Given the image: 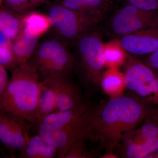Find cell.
Listing matches in <instances>:
<instances>
[{
    "label": "cell",
    "mask_w": 158,
    "mask_h": 158,
    "mask_svg": "<svg viewBox=\"0 0 158 158\" xmlns=\"http://www.w3.org/2000/svg\"><path fill=\"white\" fill-rule=\"evenodd\" d=\"M146 102L138 98L121 95L111 98L99 110L94 109L88 140L105 150L103 157H117L114 150L123 136L135 129L150 111Z\"/></svg>",
    "instance_id": "cell-1"
},
{
    "label": "cell",
    "mask_w": 158,
    "mask_h": 158,
    "mask_svg": "<svg viewBox=\"0 0 158 158\" xmlns=\"http://www.w3.org/2000/svg\"><path fill=\"white\" fill-rule=\"evenodd\" d=\"M11 73V79L0 97V111L34 123L43 81L28 62L19 65Z\"/></svg>",
    "instance_id": "cell-2"
},
{
    "label": "cell",
    "mask_w": 158,
    "mask_h": 158,
    "mask_svg": "<svg viewBox=\"0 0 158 158\" xmlns=\"http://www.w3.org/2000/svg\"><path fill=\"white\" fill-rule=\"evenodd\" d=\"M28 62L36 69L44 81L68 78L75 61L67 44L56 37L47 38L38 44Z\"/></svg>",
    "instance_id": "cell-3"
},
{
    "label": "cell",
    "mask_w": 158,
    "mask_h": 158,
    "mask_svg": "<svg viewBox=\"0 0 158 158\" xmlns=\"http://www.w3.org/2000/svg\"><path fill=\"white\" fill-rule=\"evenodd\" d=\"M48 15L57 37L66 44L95 29L103 19L69 9L59 4L51 6Z\"/></svg>",
    "instance_id": "cell-4"
},
{
    "label": "cell",
    "mask_w": 158,
    "mask_h": 158,
    "mask_svg": "<svg viewBox=\"0 0 158 158\" xmlns=\"http://www.w3.org/2000/svg\"><path fill=\"white\" fill-rule=\"evenodd\" d=\"M74 42L85 77L91 85L99 86L105 67L104 43L101 36L93 30L80 36Z\"/></svg>",
    "instance_id": "cell-5"
},
{
    "label": "cell",
    "mask_w": 158,
    "mask_h": 158,
    "mask_svg": "<svg viewBox=\"0 0 158 158\" xmlns=\"http://www.w3.org/2000/svg\"><path fill=\"white\" fill-rule=\"evenodd\" d=\"M124 65L126 87L147 102L158 105V77L154 71L128 53Z\"/></svg>",
    "instance_id": "cell-6"
},
{
    "label": "cell",
    "mask_w": 158,
    "mask_h": 158,
    "mask_svg": "<svg viewBox=\"0 0 158 158\" xmlns=\"http://www.w3.org/2000/svg\"><path fill=\"white\" fill-rule=\"evenodd\" d=\"M158 26V11H147L127 5L118 9L109 21V30L121 37L147 28Z\"/></svg>",
    "instance_id": "cell-7"
},
{
    "label": "cell",
    "mask_w": 158,
    "mask_h": 158,
    "mask_svg": "<svg viewBox=\"0 0 158 158\" xmlns=\"http://www.w3.org/2000/svg\"><path fill=\"white\" fill-rule=\"evenodd\" d=\"M90 122L62 127H55L39 123L37 124V133L57 148V157L63 158L80 141L88 140Z\"/></svg>",
    "instance_id": "cell-8"
},
{
    "label": "cell",
    "mask_w": 158,
    "mask_h": 158,
    "mask_svg": "<svg viewBox=\"0 0 158 158\" xmlns=\"http://www.w3.org/2000/svg\"><path fill=\"white\" fill-rule=\"evenodd\" d=\"M118 39L127 53L148 55L158 48V26L142 29Z\"/></svg>",
    "instance_id": "cell-9"
},
{
    "label": "cell",
    "mask_w": 158,
    "mask_h": 158,
    "mask_svg": "<svg viewBox=\"0 0 158 158\" xmlns=\"http://www.w3.org/2000/svg\"><path fill=\"white\" fill-rule=\"evenodd\" d=\"M29 135L26 122L0 111V142L12 150L22 149Z\"/></svg>",
    "instance_id": "cell-10"
},
{
    "label": "cell",
    "mask_w": 158,
    "mask_h": 158,
    "mask_svg": "<svg viewBox=\"0 0 158 158\" xmlns=\"http://www.w3.org/2000/svg\"><path fill=\"white\" fill-rule=\"evenodd\" d=\"M94 110L90 104L83 102L73 109L55 111L44 117L38 123L55 127L84 124L90 121Z\"/></svg>",
    "instance_id": "cell-11"
},
{
    "label": "cell",
    "mask_w": 158,
    "mask_h": 158,
    "mask_svg": "<svg viewBox=\"0 0 158 158\" xmlns=\"http://www.w3.org/2000/svg\"><path fill=\"white\" fill-rule=\"evenodd\" d=\"M82 102L78 90L68 78L57 79L56 111L73 109Z\"/></svg>",
    "instance_id": "cell-12"
},
{
    "label": "cell",
    "mask_w": 158,
    "mask_h": 158,
    "mask_svg": "<svg viewBox=\"0 0 158 158\" xmlns=\"http://www.w3.org/2000/svg\"><path fill=\"white\" fill-rule=\"evenodd\" d=\"M19 153L21 158H53L57 156L58 150L37 133L34 135L29 134Z\"/></svg>",
    "instance_id": "cell-13"
},
{
    "label": "cell",
    "mask_w": 158,
    "mask_h": 158,
    "mask_svg": "<svg viewBox=\"0 0 158 158\" xmlns=\"http://www.w3.org/2000/svg\"><path fill=\"white\" fill-rule=\"evenodd\" d=\"M57 79L44 80L43 87L38 101L34 123L56 111Z\"/></svg>",
    "instance_id": "cell-14"
},
{
    "label": "cell",
    "mask_w": 158,
    "mask_h": 158,
    "mask_svg": "<svg viewBox=\"0 0 158 158\" xmlns=\"http://www.w3.org/2000/svg\"><path fill=\"white\" fill-rule=\"evenodd\" d=\"M22 22V34L32 38H40L52 27L48 15L38 11H30L23 15Z\"/></svg>",
    "instance_id": "cell-15"
},
{
    "label": "cell",
    "mask_w": 158,
    "mask_h": 158,
    "mask_svg": "<svg viewBox=\"0 0 158 158\" xmlns=\"http://www.w3.org/2000/svg\"><path fill=\"white\" fill-rule=\"evenodd\" d=\"M58 2L69 9L103 19L112 4V0H58Z\"/></svg>",
    "instance_id": "cell-16"
},
{
    "label": "cell",
    "mask_w": 158,
    "mask_h": 158,
    "mask_svg": "<svg viewBox=\"0 0 158 158\" xmlns=\"http://www.w3.org/2000/svg\"><path fill=\"white\" fill-rule=\"evenodd\" d=\"M121 146L123 157L147 158L158 149V138H149L141 141H122Z\"/></svg>",
    "instance_id": "cell-17"
},
{
    "label": "cell",
    "mask_w": 158,
    "mask_h": 158,
    "mask_svg": "<svg viewBox=\"0 0 158 158\" xmlns=\"http://www.w3.org/2000/svg\"><path fill=\"white\" fill-rule=\"evenodd\" d=\"M22 15L3 5L0 6V30L11 41L22 33Z\"/></svg>",
    "instance_id": "cell-18"
},
{
    "label": "cell",
    "mask_w": 158,
    "mask_h": 158,
    "mask_svg": "<svg viewBox=\"0 0 158 158\" xmlns=\"http://www.w3.org/2000/svg\"><path fill=\"white\" fill-rule=\"evenodd\" d=\"M100 85L111 98L121 96L126 87L124 73L117 67H110L102 74Z\"/></svg>",
    "instance_id": "cell-19"
},
{
    "label": "cell",
    "mask_w": 158,
    "mask_h": 158,
    "mask_svg": "<svg viewBox=\"0 0 158 158\" xmlns=\"http://www.w3.org/2000/svg\"><path fill=\"white\" fill-rule=\"evenodd\" d=\"M39 38H32L22 34L11 41V51L19 65L28 62L39 44Z\"/></svg>",
    "instance_id": "cell-20"
},
{
    "label": "cell",
    "mask_w": 158,
    "mask_h": 158,
    "mask_svg": "<svg viewBox=\"0 0 158 158\" xmlns=\"http://www.w3.org/2000/svg\"><path fill=\"white\" fill-rule=\"evenodd\" d=\"M103 54L105 67H117L124 64L127 53L116 39L104 43Z\"/></svg>",
    "instance_id": "cell-21"
},
{
    "label": "cell",
    "mask_w": 158,
    "mask_h": 158,
    "mask_svg": "<svg viewBox=\"0 0 158 158\" xmlns=\"http://www.w3.org/2000/svg\"><path fill=\"white\" fill-rule=\"evenodd\" d=\"M10 45H0V64L12 72L18 66Z\"/></svg>",
    "instance_id": "cell-22"
},
{
    "label": "cell",
    "mask_w": 158,
    "mask_h": 158,
    "mask_svg": "<svg viewBox=\"0 0 158 158\" xmlns=\"http://www.w3.org/2000/svg\"><path fill=\"white\" fill-rule=\"evenodd\" d=\"M80 141L73 146L64 156L63 158H88L93 156L92 153L89 152L85 144V141Z\"/></svg>",
    "instance_id": "cell-23"
},
{
    "label": "cell",
    "mask_w": 158,
    "mask_h": 158,
    "mask_svg": "<svg viewBox=\"0 0 158 158\" xmlns=\"http://www.w3.org/2000/svg\"><path fill=\"white\" fill-rule=\"evenodd\" d=\"M3 4L6 8L21 15L32 9L28 0H3Z\"/></svg>",
    "instance_id": "cell-24"
},
{
    "label": "cell",
    "mask_w": 158,
    "mask_h": 158,
    "mask_svg": "<svg viewBox=\"0 0 158 158\" xmlns=\"http://www.w3.org/2000/svg\"><path fill=\"white\" fill-rule=\"evenodd\" d=\"M127 5L147 11H158V0H125Z\"/></svg>",
    "instance_id": "cell-25"
},
{
    "label": "cell",
    "mask_w": 158,
    "mask_h": 158,
    "mask_svg": "<svg viewBox=\"0 0 158 158\" xmlns=\"http://www.w3.org/2000/svg\"><path fill=\"white\" fill-rule=\"evenodd\" d=\"M144 64L152 70L158 69V48L149 54L144 59Z\"/></svg>",
    "instance_id": "cell-26"
},
{
    "label": "cell",
    "mask_w": 158,
    "mask_h": 158,
    "mask_svg": "<svg viewBox=\"0 0 158 158\" xmlns=\"http://www.w3.org/2000/svg\"><path fill=\"white\" fill-rule=\"evenodd\" d=\"M9 81L6 68L0 64V97L6 90Z\"/></svg>",
    "instance_id": "cell-27"
},
{
    "label": "cell",
    "mask_w": 158,
    "mask_h": 158,
    "mask_svg": "<svg viewBox=\"0 0 158 158\" xmlns=\"http://www.w3.org/2000/svg\"><path fill=\"white\" fill-rule=\"evenodd\" d=\"M11 41L7 38L2 31L0 30V45H10Z\"/></svg>",
    "instance_id": "cell-28"
},
{
    "label": "cell",
    "mask_w": 158,
    "mask_h": 158,
    "mask_svg": "<svg viewBox=\"0 0 158 158\" xmlns=\"http://www.w3.org/2000/svg\"><path fill=\"white\" fill-rule=\"evenodd\" d=\"M48 0H28L31 8L42 5Z\"/></svg>",
    "instance_id": "cell-29"
},
{
    "label": "cell",
    "mask_w": 158,
    "mask_h": 158,
    "mask_svg": "<svg viewBox=\"0 0 158 158\" xmlns=\"http://www.w3.org/2000/svg\"><path fill=\"white\" fill-rule=\"evenodd\" d=\"M155 152V154H153V153L149 155L147 157V158H148L149 156H154V157L158 158V149L156 151V152Z\"/></svg>",
    "instance_id": "cell-30"
},
{
    "label": "cell",
    "mask_w": 158,
    "mask_h": 158,
    "mask_svg": "<svg viewBox=\"0 0 158 158\" xmlns=\"http://www.w3.org/2000/svg\"><path fill=\"white\" fill-rule=\"evenodd\" d=\"M154 71V72L156 74V75L158 77V69H156V70H153Z\"/></svg>",
    "instance_id": "cell-31"
},
{
    "label": "cell",
    "mask_w": 158,
    "mask_h": 158,
    "mask_svg": "<svg viewBox=\"0 0 158 158\" xmlns=\"http://www.w3.org/2000/svg\"><path fill=\"white\" fill-rule=\"evenodd\" d=\"M3 4V0H0V6H2Z\"/></svg>",
    "instance_id": "cell-32"
}]
</instances>
